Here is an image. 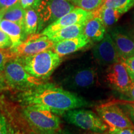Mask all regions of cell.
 I'll list each match as a JSON object with an SVG mask.
<instances>
[{"label":"cell","instance_id":"28","mask_svg":"<svg viewBox=\"0 0 134 134\" xmlns=\"http://www.w3.org/2000/svg\"><path fill=\"white\" fill-rule=\"evenodd\" d=\"M124 99L125 98L127 99L134 101V81H132L131 85H130L129 88L126 91L121 94Z\"/></svg>","mask_w":134,"mask_h":134},{"label":"cell","instance_id":"7","mask_svg":"<svg viewBox=\"0 0 134 134\" xmlns=\"http://www.w3.org/2000/svg\"><path fill=\"white\" fill-rule=\"evenodd\" d=\"M96 110L99 116L108 126L109 130L134 129L133 122L120 108L117 100L99 105Z\"/></svg>","mask_w":134,"mask_h":134},{"label":"cell","instance_id":"29","mask_svg":"<svg viewBox=\"0 0 134 134\" xmlns=\"http://www.w3.org/2000/svg\"><path fill=\"white\" fill-rule=\"evenodd\" d=\"M108 134H134V129H115L109 130Z\"/></svg>","mask_w":134,"mask_h":134},{"label":"cell","instance_id":"33","mask_svg":"<svg viewBox=\"0 0 134 134\" xmlns=\"http://www.w3.org/2000/svg\"><path fill=\"white\" fill-rule=\"evenodd\" d=\"M65 134H108V132H104V133H100V132H93V131H88V130H86V131H75V132H68L67 131Z\"/></svg>","mask_w":134,"mask_h":134},{"label":"cell","instance_id":"13","mask_svg":"<svg viewBox=\"0 0 134 134\" xmlns=\"http://www.w3.org/2000/svg\"><path fill=\"white\" fill-rule=\"evenodd\" d=\"M119 55L122 59L134 55V38L120 27L114 28L110 31Z\"/></svg>","mask_w":134,"mask_h":134},{"label":"cell","instance_id":"21","mask_svg":"<svg viewBox=\"0 0 134 134\" xmlns=\"http://www.w3.org/2000/svg\"><path fill=\"white\" fill-rule=\"evenodd\" d=\"M103 5L114 8L123 14L134 6V0H104Z\"/></svg>","mask_w":134,"mask_h":134},{"label":"cell","instance_id":"4","mask_svg":"<svg viewBox=\"0 0 134 134\" xmlns=\"http://www.w3.org/2000/svg\"><path fill=\"white\" fill-rule=\"evenodd\" d=\"M4 73L10 90L25 91L43 83L26 71L18 57L6 63Z\"/></svg>","mask_w":134,"mask_h":134},{"label":"cell","instance_id":"20","mask_svg":"<svg viewBox=\"0 0 134 134\" xmlns=\"http://www.w3.org/2000/svg\"><path fill=\"white\" fill-rule=\"evenodd\" d=\"M39 18L36 9L29 8L26 9L24 21V31L27 36L36 34L37 31Z\"/></svg>","mask_w":134,"mask_h":134},{"label":"cell","instance_id":"8","mask_svg":"<svg viewBox=\"0 0 134 134\" xmlns=\"http://www.w3.org/2000/svg\"><path fill=\"white\" fill-rule=\"evenodd\" d=\"M98 75L94 67H81L68 73L62 80L63 86L71 90L88 88L96 83Z\"/></svg>","mask_w":134,"mask_h":134},{"label":"cell","instance_id":"1","mask_svg":"<svg viewBox=\"0 0 134 134\" xmlns=\"http://www.w3.org/2000/svg\"><path fill=\"white\" fill-rule=\"evenodd\" d=\"M20 99L26 105L42 107L58 115H63L74 109L91 105V103L83 97L48 83H43L23 91Z\"/></svg>","mask_w":134,"mask_h":134},{"label":"cell","instance_id":"14","mask_svg":"<svg viewBox=\"0 0 134 134\" xmlns=\"http://www.w3.org/2000/svg\"><path fill=\"white\" fill-rule=\"evenodd\" d=\"M90 42L88 38L81 34L77 37L55 42L53 50L62 57L82 49Z\"/></svg>","mask_w":134,"mask_h":134},{"label":"cell","instance_id":"30","mask_svg":"<svg viewBox=\"0 0 134 134\" xmlns=\"http://www.w3.org/2000/svg\"><path fill=\"white\" fill-rule=\"evenodd\" d=\"M8 89L9 88L5 78L4 70H0V93Z\"/></svg>","mask_w":134,"mask_h":134},{"label":"cell","instance_id":"27","mask_svg":"<svg viewBox=\"0 0 134 134\" xmlns=\"http://www.w3.org/2000/svg\"><path fill=\"white\" fill-rule=\"evenodd\" d=\"M41 0H19V3L25 9L34 8L36 9Z\"/></svg>","mask_w":134,"mask_h":134},{"label":"cell","instance_id":"22","mask_svg":"<svg viewBox=\"0 0 134 134\" xmlns=\"http://www.w3.org/2000/svg\"><path fill=\"white\" fill-rule=\"evenodd\" d=\"M76 7L82 8L87 11H95L103 4L104 0H68Z\"/></svg>","mask_w":134,"mask_h":134},{"label":"cell","instance_id":"19","mask_svg":"<svg viewBox=\"0 0 134 134\" xmlns=\"http://www.w3.org/2000/svg\"><path fill=\"white\" fill-rule=\"evenodd\" d=\"M26 9L23 8L19 3L7 8L4 19L14 22L24 28V21Z\"/></svg>","mask_w":134,"mask_h":134},{"label":"cell","instance_id":"2","mask_svg":"<svg viewBox=\"0 0 134 134\" xmlns=\"http://www.w3.org/2000/svg\"><path fill=\"white\" fill-rule=\"evenodd\" d=\"M18 57L30 75L42 81L47 80L62 62L61 57L52 50Z\"/></svg>","mask_w":134,"mask_h":134},{"label":"cell","instance_id":"32","mask_svg":"<svg viewBox=\"0 0 134 134\" xmlns=\"http://www.w3.org/2000/svg\"><path fill=\"white\" fill-rule=\"evenodd\" d=\"M19 3V0H0V9L8 8Z\"/></svg>","mask_w":134,"mask_h":134},{"label":"cell","instance_id":"18","mask_svg":"<svg viewBox=\"0 0 134 134\" xmlns=\"http://www.w3.org/2000/svg\"><path fill=\"white\" fill-rule=\"evenodd\" d=\"M94 16L101 19L105 27L113 26L118 21L122 14L114 8L107 7L102 4L98 9L92 11Z\"/></svg>","mask_w":134,"mask_h":134},{"label":"cell","instance_id":"25","mask_svg":"<svg viewBox=\"0 0 134 134\" xmlns=\"http://www.w3.org/2000/svg\"><path fill=\"white\" fill-rule=\"evenodd\" d=\"M121 62L124 65L132 81H134V55L124 59Z\"/></svg>","mask_w":134,"mask_h":134},{"label":"cell","instance_id":"34","mask_svg":"<svg viewBox=\"0 0 134 134\" xmlns=\"http://www.w3.org/2000/svg\"><path fill=\"white\" fill-rule=\"evenodd\" d=\"M7 134H21L19 132H18V130H15L14 128L13 127H9L8 128V133Z\"/></svg>","mask_w":134,"mask_h":134},{"label":"cell","instance_id":"6","mask_svg":"<svg viewBox=\"0 0 134 134\" xmlns=\"http://www.w3.org/2000/svg\"><path fill=\"white\" fill-rule=\"evenodd\" d=\"M63 117L68 123L85 130L104 133L109 129L99 115L90 110L74 109L66 112Z\"/></svg>","mask_w":134,"mask_h":134},{"label":"cell","instance_id":"15","mask_svg":"<svg viewBox=\"0 0 134 134\" xmlns=\"http://www.w3.org/2000/svg\"><path fill=\"white\" fill-rule=\"evenodd\" d=\"M83 34L90 42H100L105 34V26L100 18L93 16L85 22Z\"/></svg>","mask_w":134,"mask_h":134},{"label":"cell","instance_id":"5","mask_svg":"<svg viewBox=\"0 0 134 134\" xmlns=\"http://www.w3.org/2000/svg\"><path fill=\"white\" fill-rule=\"evenodd\" d=\"M75 8L68 0H41L36 9L39 18L38 32L70 13Z\"/></svg>","mask_w":134,"mask_h":134},{"label":"cell","instance_id":"24","mask_svg":"<svg viewBox=\"0 0 134 134\" xmlns=\"http://www.w3.org/2000/svg\"><path fill=\"white\" fill-rule=\"evenodd\" d=\"M117 102L134 124V101L117 100Z\"/></svg>","mask_w":134,"mask_h":134},{"label":"cell","instance_id":"12","mask_svg":"<svg viewBox=\"0 0 134 134\" xmlns=\"http://www.w3.org/2000/svg\"><path fill=\"white\" fill-rule=\"evenodd\" d=\"M93 16V12L75 7L70 13L64 15L52 24L47 26L41 33L47 36L65 27L85 23Z\"/></svg>","mask_w":134,"mask_h":134},{"label":"cell","instance_id":"31","mask_svg":"<svg viewBox=\"0 0 134 134\" xmlns=\"http://www.w3.org/2000/svg\"><path fill=\"white\" fill-rule=\"evenodd\" d=\"M8 128L5 117L0 113V134H7Z\"/></svg>","mask_w":134,"mask_h":134},{"label":"cell","instance_id":"3","mask_svg":"<svg viewBox=\"0 0 134 134\" xmlns=\"http://www.w3.org/2000/svg\"><path fill=\"white\" fill-rule=\"evenodd\" d=\"M24 118L37 134H57L60 120L56 114L36 105H26L23 109Z\"/></svg>","mask_w":134,"mask_h":134},{"label":"cell","instance_id":"36","mask_svg":"<svg viewBox=\"0 0 134 134\" xmlns=\"http://www.w3.org/2000/svg\"><path fill=\"white\" fill-rule=\"evenodd\" d=\"M57 134H60V133H57Z\"/></svg>","mask_w":134,"mask_h":134},{"label":"cell","instance_id":"35","mask_svg":"<svg viewBox=\"0 0 134 134\" xmlns=\"http://www.w3.org/2000/svg\"><path fill=\"white\" fill-rule=\"evenodd\" d=\"M6 10H7V8H4V9H0V23H1L2 20L4 19V16Z\"/></svg>","mask_w":134,"mask_h":134},{"label":"cell","instance_id":"23","mask_svg":"<svg viewBox=\"0 0 134 134\" xmlns=\"http://www.w3.org/2000/svg\"><path fill=\"white\" fill-rule=\"evenodd\" d=\"M17 57V55L11 48H0V70H4L5 65L9 60Z\"/></svg>","mask_w":134,"mask_h":134},{"label":"cell","instance_id":"9","mask_svg":"<svg viewBox=\"0 0 134 134\" xmlns=\"http://www.w3.org/2000/svg\"><path fill=\"white\" fill-rule=\"evenodd\" d=\"M55 42L42 33L29 35L26 40L14 48H11L17 57L31 56L48 50H53Z\"/></svg>","mask_w":134,"mask_h":134},{"label":"cell","instance_id":"26","mask_svg":"<svg viewBox=\"0 0 134 134\" xmlns=\"http://www.w3.org/2000/svg\"><path fill=\"white\" fill-rule=\"evenodd\" d=\"M12 46V42L10 39L9 37L0 29V48L4 49V48H11Z\"/></svg>","mask_w":134,"mask_h":134},{"label":"cell","instance_id":"11","mask_svg":"<svg viewBox=\"0 0 134 134\" xmlns=\"http://www.w3.org/2000/svg\"><path fill=\"white\" fill-rule=\"evenodd\" d=\"M93 53L95 59L102 65L109 66L122 61L111 36L109 33H105L103 39L94 47Z\"/></svg>","mask_w":134,"mask_h":134},{"label":"cell","instance_id":"16","mask_svg":"<svg viewBox=\"0 0 134 134\" xmlns=\"http://www.w3.org/2000/svg\"><path fill=\"white\" fill-rule=\"evenodd\" d=\"M0 29L9 37L12 42L11 48H14L19 46L27 37L23 27L8 20L4 19L2 20L0 23Z\"/></svg>","mask_w":134,"mask_h":134},{"label":"cell","instance_id":"17","mask_svg":"<svg viewBox=\"0 0 134 134\" xmlns=\"http://www.w3.org/2000/svg\"><path fill=\"white\" fill-rule=\"evenodd\" d=\"M85 23L65 27L54 32L47 35V36L54 42L77 37L80 35L83 34Z\"/></svg>","mask_w":134,"mask_h":134},{"label":"cell","instance_id":"10","mask_svg":"<svg viewBox=\"0 0 134 134\" xmlns=\"http://www.w3.org/2000/svg\"><path fill=\"white\" fill-rule=\"evenodd\" d=\"M105 78L109 86L120 94L126 91L132 82L121 62L109 65L105 70Z\"/></svg>","mask_w":134,"mask_h":134}]
</instances>
